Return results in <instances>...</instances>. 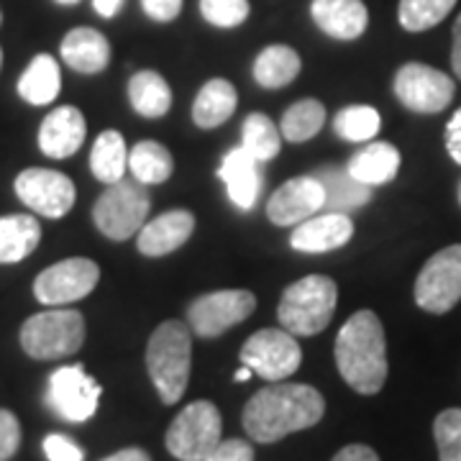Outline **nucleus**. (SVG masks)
Listing matches in <instances>:
<instances>
[{
  "instance_id": "28",
  "label": "nucleus",
  "mask_w": 461,
  "mask_h": 461,
  "mask_svg": "<svg viewBox=\"0 0 461 461\" xmlns=\"http://www.w3.org/2000/svg\"><path fill=\"white\" fill-rule=\"evenodd\" d=\"M300 54L293 47H285V44H272L264 51H259L257 62H254V80L269 87V90H277L285 87L295 80L300 75Z\"/></svg>"
},
{
  "instance_id": "49",
  "label": "nucleus",
  "mask_w": 461,
  "mask_h": 461,
  "mask_svg": "<svg viewBox=\"0 0 461 461\" xmlns=\"http://www.w3.org/2000/svg\"><path fill=\"white\" fill-rule=\"evenodd\" d=\"M0 67H3V50H0Z\"/></svg>"
},
{
  "instance_id": "9",
  "label": "nucleus",
  "mask_w": 461,
  "mask_h": 461,
  "mask_svg": "<svg viewBox=\"0 0 461 461\" xmlns=\"http://www.w3.org/2000/svg\"><path fill=\"white\" fill-rule=\"evenodd\" d=\"M397 100L415 113H441L451 105L456 85L454 80L436 69V67L408 62L397 69L395 83H393Z\"/></svg>"
},
{
  "instance_id": "31",
  "label": "nucleus",
  "mask_w": 461,
  "mask_h": 461,
  "mask_svg": "<svg viewBox=\"0 0 461 461\" xmlns=\"http://www.w3.org/2000/svg\"><path fill=\"white\" fill-rule=\"evenodd\" d=\"M323 123H326L323 103H318L313 98L297 100L282 115L280 133L293 144H303V141L313 139L315 133L323 129Z\"/></svg>"
},
{
  "instance_id": "25",
  "label": "nucleus",
  "mask_w": 461,
  "mask_h": 461,
  "mask_svg": "<svg viewBox=\"0 0 461 461\" xmlns=\"http://www.w3.org/2000/svg\"><path fill=\"white\" fill-rule=\"evenodd\" d=\"M62 90V72L51 54L33 57L18 80V95L32 105H50Z\"/></svg>"
},
{
  "instance_id": "21",
  "label": "nucleus",
  "mask_w": 461,
  "mask_h": 461,
  "mask_svg": "<svg viewBox=\"0 0 461 461\" xmlns=\"http://www.w3.org/2000/svg\"><path fill=\"white\" fill-rule=\"evenodd\" d=\"M59 54H62L65 65L72 67L75 72L98 75L111 62V44L95 29L80 26V29H72L67 33L62 47H59Z\"/></svg>"
},
{
  "instance_id": "50",
  "label": "nucleus",
  "mask_w": 461,
  "mask_h": 461,
  "mask_svg": "<svg viewBox=\"0 0 461 461\" xmlns=\"http://www.w3.org/2000/svg\"><path fill=\"white\" fill-rule=\"evenodd\" d=\"M0 21H3V14H0Z\"/></svg>"
},
{
  "instance_id": "43",
  "label": "nucleus",
  "mask_w": 461,
  "mask_h": 461,
  "mask_svg": "<svg viewBox=\"0 0 461 461\" xmlns=\"http://www.w3.org/2000/svg\"><path fill=\"white\" fill-rule=\"evenodd\" d=\"M103 461H151V456H149L144 448H136V446H131V448H121V451H115V454L105 456Z\"/></svg>"
},
{
  "instance_id": "7",
  "label": "nucleus",
  "mask_w": 461,
  "mask_h": 461,
  "mask_svg": "<svg viewBox=\"0 0 461 461\" xmlns=\"http://www.w3.org/2000/svg\"><path fill=\"white\" fill-rule=\"evenodd\" d=\"M223 420L213 402L195 400L167 429V451L180 461H205L223 438Z\"/></svg>"
},
{
  "instance_id": "19",
  "label": "nucleus",
  "mask_w": 461,
  "mask_h": 461,
  "mask_svg": "<svg viewBox=\"0 0 461 461\" xmlns=\"http://www.w3.org/2000/svg\"><path fill=\"white\" fill-rule=\"evenodd\" d=\"M259 165L262 162H257L244 147L230 149L221 162L218 177L226 182L230 203L241 211H251L259 200V190H262Z\"/></svg>"
},
{
  "instance_id": "27",
  "label": "nucleus",
  "mask_w": 461,
  "mask_h": 461,
  "mask_svg": "<svg viewBox=\"0 0 461 461\" xmlns=\"http://www.w3.org/2000/svg\"><path fill=\"white\" fill-rule=\"evenodd\" d=\"M131 108L144 118H162L172 108V90L159 72L141 69L129 80Z\"/></svg>"
},
{
  "instance_id": "24",
  "label": "nucleus",
  "mask_w": 461,
  "mask_h": 461,
  "mask_svg": "<svg viewBox=\"0 0 461 461\" xmlns=\"http://www.w3.org/2000/svg\"><path fill=\"white\" fill-rule=\"evenodd\" d=\"M315 177L321 180L323 190H326V211L333 213H344V211H357L372 200V190L369 185L359 182L348 169H339V167H329L315 172Z\"/></svg>"
},
{
  "instance_id": "11",
  "label": "nucleus",
  "mask_w": 461,
  "mask_h": 461,
  "mask_svg": "<svg viewBox=\"0 0 461 461\" xmlns=\"http://www.w3.org/2000/svg\"><path fill=\"white\" fill-rule=\"evenodd\" d=\"M98 280V264L93 259H85V257H72V259L47 267L33 282V295L41 305L62 308V305L77 303L90 295Z\"/></svg>"
},
{
  "instance_id": "26",
  "label": "nucleus",
  "mask_w": 461,
  "mask_h": 461,
  "mask_svg": "<svg viewBox=\"0 0 461 461\" xmlns=\"http://www.w3.org/2000/svg\"><path fill=\"white\" fill-rule=\"evenodd\" d=\"M41 241V226L33 215H3L0 218V264L23 262Z\"/></svg>"
},
{
  "instance_id": "44",
  "label": "nucleus",
  "mask_w": 461,
  "mask_h": 461,
  "mask_svg": "<svg viewBox=\"0 0 461 461\" xmlns=\"http://www.w3.org/2000/svg\"><path fill=\"white\" fill-rule=\"evenodd\" d=\"M451 67L461 80V14L454 23V47H451Z\"/></svg>"
},
{
  "instance_id": "40",
  "label": "nucleus",
  "mask_w": 461,
  "mask_h": 461,
  "mask_svg": "<svg viewBox=\"0 0 461 461\" xmlns=\"http://www.w3.org/2000/svg\"><path fill=\"white\" fill-rule=\"evenodd\" d=\"M141 8L151 21L157 23H169L180 16L182 0H141Z\"/></svg>"
},
{
  "instance_id": "23",
  "label": "nucleus",
  "mask_w": 461,
  "mask_h": 461,
  "mask_svg": "<svg viewBox=\"0 0 461 461\" xmlns=\"http://www.w3.org/2000/svg\"><path fill=\"white\" fill-rule=\"evenodd\" d=\"M236 87L229 80H208L200 87L198 98L193 103V121L198 129H218L229 121L236 111Z\"/></svg>"
},
{
  "instance_id": "2",
  "label": "nucleus",
  "mask_w": 461,
  "mask_h": 461,
  "mask_svg": "<svg viewBox=\"0 0 461 461\" xmlns=\"http://www.w3.org/2000/svg\"><path fill=\"white\" fill-rule=\"evenodd\" d=\"M336 366L359 395H377L387 379V341L377 313L357 311L336 336Z\"/></svg>"
},
{
  "instance_id": "38",
  "label": "nucleus",
  "mask_w": 461,
  "mask_h": 461,
  "mask_svg": "<svg viewBox=\"0 0 461 461\" xmlns=\"http://www.w3.org/2000/svg\"><path fill=\"white\" fill-rule=\"evenodd\" d=\"M44 454L50 461H83L85 451L62 433H50L44 438Z\"/></svg>"
},
{
  "instance_id": "33",
  "label": "nucleus",
  "mask_w": 461,
  "mask_h": 461,
  "mask_svg": "<svg viewBox=\"0 0 461 461\" xmlns=\"http://www.w3.org/2000/svg\"><path fill=\"white\" fill-rule=\"evenodd\" d=\"M454 5L456 0H400L397 18L405 32L420 33L438 26L451 14Z\"/></svg>"
},
{
  "instance_id": "5",
  "label": "nucleus",
  "mask_w": 461,
  "mask_h": 461,
  "mask_svg": "<svg viewBox=\"0 0 461 461\" xmlns=\"http://www.w3.org/2000/svg\"><path fill=\"white\" fill-rule=\"evenodd\" d=\"M85 344V318L69 308H50L21 326V348L39 362L65 359Z\"/></svg>"
},
{
  "instance_id": "8",
  "label": "nucleus",
  "mask_w": 461,
  "mask_h": 461,
  "mask_svg": "<svg viewBox=\"0 0 461 461\" xmlns=\"http://www.w3.org/2000/svg\"><path fill=\"white\" fill-rule=\"evenodd\" d=\"M461 300V244L436 251L415 280V303L433 315L448 313Z\"/></svg>"
},
{
  "instance_id": "20",
  "label": "nucleus",
  "mask_w": 461,
  "mask_h": 461,
  "mask_svg": "<svg viewBox=\"0 0 461 461\" xmlns=\"http://www.w3.org/2000/svg\"><path fill=\"white\" fill-rule=\"evenodd\" d=\"M195 230V215L190 211H167L139 230V251L147 257H165L180 249Z\"/></svg>"
},
{
  "instance_id": "15",
  "label": "nucleus",
  "mask_w": 461,
  "mask_h": 461,
  "mask_svg": "<svg viewBox=\"0 0 461 461\" xmlns=\"http://www.w3.org/2000/svg\"><path fill=\"white\" fill-rule=\"evenodd\" d=\"M326 205V190L315 175L293 177L275 190L267 203V215L275 226H297Z\"/></svg>"
},
{
  "instance_id": "34",
  "label": "nucleus",
  "mask_w": 461,
  "mask_h": 461,
  "mask_svg": "<svg viewBox=\"0 0 461 461\" xmlns=\"http://www.w3.org/2000/svg\"><path fill=\"white\" fill-rule=\"evenodd\" d=\"M379 126H382V118L372 105H348L333 118L336 133L346 141H354V144L372 141L379 133Z\"/></svg>"
},
{
  "instance_id": "42",
  "label": "nucleus",
  "mask_w": 461,
  "mask_h": 461,
  "mask_svg": "<svg viewBox=\"0 0 461 461\" xmlns=\"http://www.w3.org/2000/svg\"><path fill=\"white\" fill-rule=\"evenodd\" d=\"M330 461H379L377 451L375 448H369V446L364 444H351L344 446L336 456Z\"/></svg>"
},
{
  "instance_id": "37",
  "label": "nucleus",
  "mask_w": 461,
  "mask_h": 461,
  "mask_svg": "<svg viewBox=\"0 0 461 461\" xmlns=\"http://www.w3.org/2000/svg\"><path fill=\"white\" fill-rule=\"evenodd\" d=\"M18 446H21V423L14 412L0 408V461L14 459Z\"/></svg>"
},
{
  "instance_id": "39",
  "label": "nucleus",
  "mask_w": 461,
  "mask_h": 461,
  "mask_svg": "<svg viewBox=\"0 0 461 461\" xmlns=\"http://www.w3.org/2000/svg\"><path fill=\"white\" fill-rule=\"evenodd\" d=\"M205 461H254V448L241 438H226L215 446L213 454Z\"/></svg>"
},
{
  "instance_id": "1",
  "label": "nucleus",
  "mask_w": 461,
  "mask_h": 461,
  "mask_svg": "<svg viewBox=\"0 0 461 461\" xmlns=\"http://www.w3.org/2000/svg\"><path fill=\"white\" fill-rule=\"evenodd\" d=\"M326 415V400L311 384L275 382L254 393L241 412V423L251 441L277 444L297 430L313 429Z\"/></svg>"
},
{
  "instance_id": "41",
  "label": "nucleus",
  "mask_w": 461,
  "mask_h": 461,
  "mask_svg": "<svg viewBox=\"0 0 461 461\" xmlns=\"http://www.w3.org/2000/svg\"><path fill=\"white\" fill-rule=\"evenodd\" d=\"M446 149H448L451 159L461 165V108L451 115V121L446 126Z\"/></svg>"
},
{
  "instance_id": "6",
  "label": "nucleus",
  "mask_w": 461,
  "mask_h": 461,
  "mask_svg": "<svg viewBox=\"0 0 461 461\" xmlns=\"http://www.w3.org/2000/svg\"><path fill=\"white\" fill-rule=\"evenodd\" d=\"M141 182L118 180L108 185V190L93 205V221L103 236L111 241H126L133 233L144 229L151 200Z\"/></svg>"
},
{
  "instance_id": "29",
  "label": "nucleus",
  "mask_w": 461,
  "mask_h": 461,
  "mask_svg": "<svg viewBox=\"0 0 461 461\" xmlns=\"http://www.w3.org/2000/svg\"><path fill=\"white\" fill-rule=\"evenodd\" d=\"M90 169L95 180L113 185L123 180V172L129 169V149L118 131H103L90 151Z\"/></svg>"
},
{
  "instance_id": "48",
  "label": "nucleus",
  "mask_w": 461,
  "mask_h": 461,
  "mask_svg": "<svg viewBox=\"0 0 461 461\" xmlns=\"http://www.w3.org/2000/svg\"><path fill=\"white\" fill-rule=\"evenodd\" d=\"M456 193H459V203H461V180H459V190H456Z\"/></svg>"
},
{
  "instance_id": "4",
  "label": "nucleus",
  "mask_w": 461,
  "mask_h": 461,
  "mask_svg": "<svg viewBox=\"0 0 461 461\" xmlns=\"http://www.w3.org/2000/svg\"><path fill=\"white\" fill-rule=\"evenodd\" d=\"M336 303V282L326 275H308L282 293L277 308L280 326L293 336H318L333 321Z\"/></svg>"
},
{
  "instance_id": "3",
  "label": "nucleus",
  "mask_w": 461,
  "mask_h": 461,
  "mask_svg": "<svg viewBox=\"0 0 461 461\" xmlns=\"http://www.w3.org/2000/svg\"><path fill=\"white\" fill-rule=\"evenodd\" d=\"M193 366V336L180 321H167L147 344V369L165 405L180 402Z\"/></svg>"
},
{
  "instance_id": "45",
  "label": "nucleus",
  "mask_w": 461,
  "mask_h": 461,
  "mask_svg": "<svg viewBox=\"0 0 461 461\" xmlns=\"http://www.w3.org/2000/svg\"><path fill=\"white\" fill-rule=\"evenodd\" d=\"M121 5H123V0H93L95 14L103 18H113L121 11Z\"/></svg>"
},
{
  "instance_id": "30",
  "label": "nucleus",
  "mask_w": 461,
  "mask_h": 461,
  "mask_svg": "<svg viewBox=\"0 0 461 461\" xmlns=\"http://www.w3.org/2000/svg\"><path fill=\"white\" fill-rule=\"evenodd\" d=\"M129 169L141 185H162L172 177L175 159L159 141H139L129 151Z\"/></svg>"
},
{
  "instance_id": "35",
  "label": "nucleus",
  "mask_w": 461,
  "mask_h": 461,
  "mask_svg": "<svg viewBox=\"0 0 461 461\" xmlns=\"http://www.w3.org/2000/svg\"><path fill=\"white\" fill-rule=\"evenodd\" d=\"M438 461H461V408L438 412L433 423Z\"/></svg>"
},
{
  "instance_id": "18",
  "label": "nucleus",
  "mask_w": 461,
  "mask_h": 461,
  "mask_svg": "<svg viewBox=\"0 0 461 461\" xmlns=\"http://www.w3.org/2000/svg\"><path fill=\"white\" fill-rule=\"evenodd\" d=\"M311 16L321 32L339 41L359 39L369 23V11L362 0H313Z\"/></svg>"
},
{
  "instance_id": "10",
  "label": "nucleus",
  "mask_w": 461,
  "mask_h": 461,
  "mask_svg": "<svg viewBox=\"0 0 461 461\" xmlns=\"http://www.w3.org/2000/svg\"><path fill=\"white\" fill-rule=\"evenodd\" d=\"M100 395L103 387L87 375L83 364H69L51 372L47 405L67 423H85L98 411Z\"/></svg>"
},
{
  "instance_id": "13",
  "label": "nucleus",
  "mask_w": 461,
  "mask_h": 461,
  "mask_svg": "<svg viewBox=\"0 0 461 461\" xmlns=\"http://www.w3.org/2000/svg\"><path fill=\"white\" fill-rule=\"evenodd\" d=\"M257 308V297L249 290H215L198 297L187 308L190 330L200 339H215L233 326L244 323Z\"/></svg>"
},
{
  "instance_id": "22",
  "label": "nucleus",
  "mask_w": 461,
  "mask_h": 461,
  "mask_svg": "<svg viewBox=\"0 0 461 461\" xmlns=\"http://www.w3.org/2000/svg\"><path fill=\"white\" fill-rule=\"evenodd\" d=\"M400 151L387 141H369L366 147L359 149L351 159L346 169L364 185L369 187H377V185H387L397 177L400 172Z\"/></svg>"
},
{
  "instance_id": "14",
  "label": "nucleus",
  "mask_w": 461,
  "mask_h": 461,
  "mask_svg": "<svg viewBox=\"0 0 461 461\" xmlns=\"http://www.w3.org/2000/svg\"><path fill=\"white\" fill-rule=\"evenodd\" d=\"M18 200L44 218H62L75 205V185L72 180L47 167H29L16 177Z\"/></svg>"
},
{
  "instance_id": "36",
  "label": "nucleus",
  "mask_w": 461,
  "mask_h": 461,
  "mask_svg": "<svg viewBox=\"0 0 461 461\" xmlns=\"http://www.w3.org/2000/svg\"><path fill=\"white\" fill-rule=\"evenodd\" d=\"M203 18L218 29H236L249 18V0H200Z\"/></svg>"
},
{
  "instance_id": "17",
  "label": "nucleus",
  "mask_w": 461,
  "mask_h": 461,
  "mask_svg": "<svg viewBox=\"0 0 461 461\" xmlns=\"http://www.w3.org/2000/svg\"><path fill=\"white\" fill-rule=\"evenodd\" d=\"M85 133H87V126H85V115L80 113V108L59 105L41 121L39 149L51 159H67L83 147Z\"/></svg>"
},
{
  "instance_id": "46",
  "label": "nucleus",
  "mask_w": 461,
  "mask_h": 461,
  "mask_svg": "<svg viewBox=\"0 0 461 461\" xmlns=\"http://www.w3.org/2000/svg\"><path fill=\"white\" fill-rule=\"evenodd\" d=\"M251 375H254V372H251L247 364H244V366H241V369L233 375V379H236V382H249V379H251Z\"/></svg>"
},
{
  "instance_id": "16",
  "label": "nucleus",
  "mask_w": 461,
  "mask_h": 461,
  "mask_svg": "<svg viewBox=\"0 0 461 461\" xmlns=\"http://www.w3.org/2000/svg\"><path fill=\"white\" fill-rule=\"evenodd\" d=\"M354 236V223L346 213H323L311 215L290 236V247L305 254H323L333 249L346 247Z\"/></svg>"
},
{
  "instance_id": "32",
  "label": "nucleus",
  "mask_w": 461,
  "mask_h": 461,
  "mask_svg": "<svg viewBox=\"0 0 461 461\" xmlns=\"http://www.w3.org/2000/svg\"><path fill=\"white\" fill-rule=\"evenodd\" d=\"M241 147L247 149L257 162H269L280 154L282 133L269 115L251 113L241 126Z\"/></svg>"
},
{
  "instance_id": "12",
  "label": "nucleus",
  "mask_w": 461,
  "mask_h": 461,
  "mask_svg": "<svg viewBox=\"0 0 461 461\" xmlns=\"http://www.w3.org/2000/svg\"><path fill=\"white\" fill-rule=\"evenodd\" d=\"M303 362V351L293 333L285 329L257 330L247 344L241 346V364H247L254 375L269 382H280L295 375Z\"/></svg>"
},
{
  "instance_id": "47",
  "label": "nucleus",
  "mask_w": 461,
  "mask_h": 461,
  "mask_svg": "<svg viewBox=\"0 0 461 461\" xmlns=\"http://www.w3.org/2000/svg\"><path fill=\"white\" fill-rule=\"evenodd\" d=\"M59 5H75V3H80V0H57Z\"/></svg>"
}]
</instances>
